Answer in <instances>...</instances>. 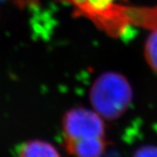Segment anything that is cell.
<instances>
[{"instance_id":"cell-1","label":"cell","mask_w":157,"mask_h":157,"mask_svg":"<svg viewBox=\"0 0 157 157\" xmlns=\"http://www.w3.org/2000/svg\"><path fill=\"white\" fill-rule=\"evenodd\" d=\"M66 151L73 157H101L107 148L104 119L94 110L75 107L62 120Z\"/></svg>"},{"instance_id":"cell-2","label":"cell","mask_w":157,"mask_h":157,"mask_svg":"<svg viewBox=\"0 0 157 157\" xmlns=\"http://www.w3.org/2000/svg\"><path fill=\"white\" fill-rule=\"evenodd\" d=\"M132 90L127 78L116 72L100 75L90 90L93 110L103 119L119 118L130 107Z\"/></svg>"},{"instance_id":"cell-3","label":"cell","mask_w":157,"mask_h":157,"mask_svg":"<svg viewBox=\"0 0 157 157\" xmlns=\"http://www.w3.org/2000/svg\"><path fill=\"white\" fill-rule=\"evenodd\" d=\"M18 157H62L50 142L32 139L22 143L18 148Z\"/></svg>"},{"instance_id":"cell-4","label":"cell","mask_w":157,"mask_h":157,"mask_svg":"<svg viewBox=\"0 0 157 157\" xmlns=\"http://www.w3.org/2000/svg\"><path fill=\"white\" fill-rule=\"evenodd\" d=\"M144 56L146 63L152 71L157 73V23L151 26V30L146 40Z\"/></svg>"},{"instance_id":"cell-5","label":"cell","mask_w":157,"mask_h":157,"mask_svg":"<svg viewBox=\"0 0 157 157\" xmlns=\"http://www.w3.org/2000/svg\"><path fill=\"white\" fill-rule=\"evenodd\" d=\"M132 157H157V146H143L133 153Z\"/></svg>"},{"instance_id":"cell-6","label":"cell","mask_w":157,"mask_h":157,"mask_svg":"<svg viewBox=\"0 0 157 157\" xmlns=\"http://www.w3.org/2000/svg\"><path fill=\"white\" fill-rule=\"evenodd\" d=\"M23 2H33V1H35V0H22Z\"/></svg>"}]
</instances>
